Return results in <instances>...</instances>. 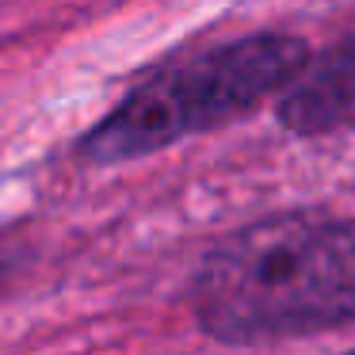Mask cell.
<instances>
[{
    "mask_svg": "<svg viewBox=\"0 0 355 355\" xmlns=\"http://www.w3.org/2000/svg\"><path fill=\"white\" fill-rule=\"evenodd\" d=\"M191 313L222 344L352 324L355 222L294 210L222 237L191 279Z\"/></svg>",
    "mask_w": 355,
    "mask_h": 355,
    "instance_id": "6da1fadb",
    "label": "cell"
},
{
    "mask_svg": "<svg viewBox=\"0 0 355 355\" xmlns=\"http://www.w3.org/2000/svg\"><path fill=\"white\" fill-rule=\"evenodd\" d=\"M309 50L294 35H248L187 58L138 85L115 111L80 134L77 157L123 164L207 134L283 92L306 73Z\"/></svg>",
    "mask_w": 355,
    "mask_h": 355,
    "instance_id": "7a4b0ae2",
    "label": "cell"
},
{
    "mask_svg": "<svg viewBox=\"0 0 355 355\" xmlns=\"http://www.w3.org/2000/svg\"><path fill=\"white\" fill-rule=\"evenodd\" d=\"M279 123L294 134H332L355 126V35L321 62L306 65L279 100Z\"/></svg>",
    "mask_w": 355,
    "mask_h": 355,
    "instance_id": "3957f363",
    "label": "cell"
},
{
    "mask_svg": "<svg viewBox=\"0 0 355 355\" xmlns=\"http://www.w3.org/2000/svg\"><path fill=\"white\" fill-rule=\"evenodd\" d=\"M19 263H24V248H19L12 237H0V291L16 279Z\"/></svg>",
    "mask_w": 355,
    "mask_h": 355,
    "instance_id": "277c9868",
    "label": "cell"
},
{
    "mask_svg": "<svg viewBox=\"0 0 355 355\" xmlns=\"http://www.w3.org/2000/svg\"><path fill=\"white\" fill-rule=\"evenodd\" d=\"M347 355H355V352H347Z\"/></svg>",
    "mask_w": 355,
    "mask_h": 355,
    "instance_id": "5b68a950",
    "label": "cell"
}]
</instances>
